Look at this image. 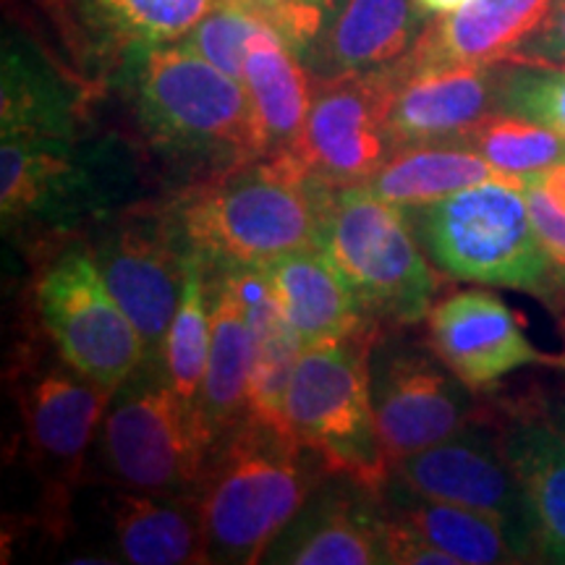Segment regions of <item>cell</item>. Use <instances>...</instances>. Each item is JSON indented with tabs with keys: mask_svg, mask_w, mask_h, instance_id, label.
<instances>
[{
	"mask_svg": "<svg viewBox=\"0 0 565 565\" xmlns=\"http://www.w3.org/2000/svg\"><path fill=\"white\" fill-rule=\"evenodd\" d=\"M330 192L294 154H265L194 189L179 204L175 225L204 265L221 273L265 267L282 254L320 246Z\"/></svg>",
	"mask_w": 565,
	"mask_h": 565,
	"instance_id": "cell-1",
	"label": "cell"
},
{
	"mask_svg": "<svg viewBox=\"0 0 565 565\" xmlns=\"http://www.w3.org/2000/svg\"><path fill=\"white\" fill-rule=\"evenodd\" d=\"M301 445L246 419L212 450L196 490L210 563H257L307 505Z\"/></svg>",
	"mask_w": 565,
	"mask_h": 565,
	"instance_id": "cell-2",
	"label": "cell"
},
{
	"mask_svg": "<svg viewBox=\"0 0 565 565\" xmlns=\"http://www.w3.org/2000/svg\"><path fill=\"white\" fill-rule=\"evenodd\" d=\"M422 249L445 275L547 296L553 267L536 236L524 186L487 181L408 210Z\"/></svg>",
	"mask_w": 565,
	"mask_h": 565,
	"instance_id": "cell-3",
	"label": "cell"
},
{
	"mask_svg": "<svg viewBox=\"0 0 565 565\" xmlns=\"http://www.w3.org/2000/svg\"><path fill=\"white\" fill-rule=\"evenodd\" d=\"M370 338L312 345L299 353L286 412L291 435L322 469L377 494L391 479L372 404Z\"/></svg>",
	"mask_w": 565,
	"mask_h": 565,
	"instance_id": "cell-4",
	"label": "cell"
},
{
	"mask_svg": "<svg viewBox=\"0 0 565 565\" xmlns=\"http://www.w3.org/2000/svg\"><path fill=\"white\" fill-rule=\"evenodd\" d=\"M408 223V212L364 186L333 189L324 204L320 246L366 315L398 324L429 315L437 275Z\"/></svg>",
	"mask_w": 565,
	"mask_h": 565,
	"instance_id": "cell-5",
	"label": "cell"
},
{
	"mask_svg": "<svg viewBox=\"0 0 565 565\" xmlns=\"http://www.w3.org/2000/svg\"><path fill=\"white\" fill-rule=\"evenodd\" d=\"M141 124L160 147L179 154L259 158L249 92L186 45H154L137 74Z\"/></svg>",
	"mask_w": 565,
	"mask_h": 565,
	"instance_id": "cell-6",
	"label": "cell"
},
{
	"mask_svg": "<svg viewBox=\"0 0 565 565\" xmlns=\"http://www.w3.org/2000/svg\"><path fill=\"white\" fill-rule=\"evenodd\" d=\"M145 364L116 393L103 424V450L110 475L126 490L196 494L215 450L202 406L189 404L166 372Z\"/></svg>",
	"mask_w": 565,
	"mask_h": 565,
	"instance_id": "cell-7",
	"label": "cell"
},
{
	"mask_svg": "<svg viewBox=\"0 0 565 565\" xmlns=\"http://www.w3.org/2000/svg\"><path fill=\"white\" fill-rule=\"evenodd\" d=\"M38 312L68 366L118 393L147 364L145 338L87 252H66L38 282Z\"/></svg>",
	"mask_w": 565,
	"mask_h": 565,
	"instance_id": "cell-8",
	"label": "cell"
},
{
	"mask_svg": "<svg viewBox=\"0 0 565 565\" xmlns=\"http://www.w3.org/2000/svg\"><path fill=\"white\" fill-rule=\"evenodd\" d=\"M393 66L317 82L299 145L288 152L317 183L330 189L364 186L391 160Z\"/></svg>",
	"mask_w": 565,
	"mask_h": 565,
	"instance_id": "cell-9",
	"label": "cell"
},
{
	"mask_svg": "<svg viewBox=\"0 0 565 565\" xmlns=\"http://www.w3.org/2000/svg\"><path fill=\"white\" fill-rule=\"evenodd\" d=\"M189 252L192 246L175 221L124 223L95 252L105 286L145 338L147 364L162 362L186 282Z\"/></svg>",
	"mask_w": 565,
	"mask_h": 565,
	"instance_id": "cell-10",
	"label": "cell"
},
{
	"mask_svg": "<svg viewBox=\"0 0 565 565\" xmlns=\"http://www.w3.org/2000/svg\"><path fill=\"white\" fill-rule=\"evenodd\" d=\"M372 404L391 463L461 435L471 416L469 387L412 349L374 359Z\"/></svg>",
	"mask_w": 565,
	"mask_h": 565,
	"instance_id": "cell-11",
	"label": "cell"
},
{
	"mask_svg": "<svg viewBox=\"0 0 565 565\" xmlns=\"http://www.w3.org/2000/svg\"><path fill=\"white\" fill-rule=\"evenodd\" d=\"M391 477L422 498L494 515L536 555L532 511L500 445L479 433H463L419 454L398 458Z\"/></svg>",
	"mask_w": 565,
	"mask_h": 565,
	"instance_id": "cell-12",
	"label": "cell"
},
{
	"mask_svg": "<svg viewBox=\"0 0 565 565\" xmlns=\"http://www.w3.org/2000/svg\"><path fill=\"white\" fill-rule=\"evenodd\" d=\"M435 356L469 391H487L524 366H565L529 341L519 315L490 291H458L427 315Z\"/></svg>",
	"mask_w": 565,
	"mask_h": 565,
	"instance_id": "cell-13",
	"label": "cell"
},
{
	"mask_svg": "<svg viewBox=\"0 0 565 565\" xmlns=\"http://www.w3.org/2000/svg\"><path fill=\"white\" fill-rule=\"evenodd\" d=\"M498 66H416L395 63L387 129L395 150L416 145H456L492 113L500 95Z\"/></svg>",
	"mask_w": 565,
	"mask_h": 565,
	"instance_id": "cell-14",
	"label": "cell"
},
{
	"mask_svg": "<svg viewBox=\"0 0 565 565\" xmlns=\"http://www.w3.org/2000/svg\"><path fill=\"white\" fill-rule=\"evenodd\" d=\"M427 17L416 0H333L301 61L317 82L387 68L406 58Z\"/></svg>",
	"mask_w": 565,
	"mask_h": 565,
	"instance_id": "cell-15",
	"label": "cell"
},
{
	"mask_svg": "<svg viewBox=\"0 0 565 565\" xmlns=\"http://www.w3.org/2000/svg\"><path fill=\"white\" fill-rule=\"evenodd\" d=\"M259 270L301 349L366 335V312L322 246L282 254Z\"/></svg>",
	"mask_w": 565,
	"mask_h": 565,
	"instance_id": "cell-16",
	"label": "cell"
},
{
	"mask_svg": "<svg viewBox=\"0 0 565 565\" xmlns=\"http://www.w3.org/2000/svg\"><path fill=\"white\" fill-rule=\"evenodd\" d=\"M550 6L553 0H466L427 26L406 58L416 66H498L540 30Z\"/></svg>",
	"mask_w": 565,
	"mask_h": 565,
	"instance_id": "cell-17",
	"label": "cell"
},
{
	"mask_svg": "<svg viewBox=\"0 0 565 565\" xmlns=\"http://www.w3.org/2000/svg\"><path fill=\"white\" fill-rule=\"evenodd\" d=\"M113 395L68 364L34 380L24 398V422L34 456L47 471L76 479Z\"/></svg>",
	"mask_w": 565,
	"mask_h": 565,
	"instance_id": "cell-18",
	"label": "cell"
},
{
	"mask_svg": "<svg viewBox=\"0 0 565 565\" xmlns=\"http://www.w3.org/2000/svg\"><path fill=\"white\" fill-rule=\"evenodd\" d=\"M498 445L532 511L536 555L565 563V433L536 408L508 416Z\"/></svg>",
	"mask_w": 565,
	"mask_h": 565,
	"instance_id": "cell-19",
	"label": "cell"
},
{
	"mask_svg": "<svg viewBox=\"0 0 565 565\" xmlns=\"http://www.w3.org/2000/svg\"><path fill=\"white\" fill-rule=\"evenodd\" d=\"M362 494H317L278 536L265 561L294 565L385 563V515L374 511Z\"/></svg>",
	"mask_w": 565,
	"mask_h": 565,
	"instance_id": "cell-20",
	"label": "cell"
},
{
	"mask_svg": "<svg viewBox=\"0 0 565 565\" xmlns=\"http://www.w3.org/2000/svg\"><path fill=\"white\" fill-rule=\"evenodd\" d=\"M223 278L242 296L254 335L252 377H249V419L270 433L296 440L288 424L286 398L299 362L301 341L282 317L278 301L259 267L223 273Z\"/></svg>",
	"mask_w": 565,
	"mask_h": 565,
	"instance_id": "cell-21",
	"label": "cell"
},
{
	"mask_svg": "<svg viewBox=\"0 0 565 565\" xmlns=\"http://www.w3.org/2000/svg\"><path fill=\"white\" fill-rule=\"evenodd\" d=\"M309 76L303 61L278 34L265 30L252 38L242 82L252 100L259 158L296 150L315 100Z\"/></svg>",
	"mask_w": 565,
	"mask_h": 565,
	"instance_id": "cell-22",
	"label": "cell"
},
{
	"mask_svg": "<svg viewBox=\"0 0 565 565\" xmlns=\"http://www.w3.org/2000/svg\"><path fill=\"white\" fill-rule=\"evenodd\" d=\"M113 534L126 563H210L207 534H204L196 494H154L137 490L118 494L113 505Z\"/></svg>",
	"mask_w": 565,
	"mask_h": 565,
	"instance_id": "cell-23",
	"label": "cell"
},
{
	"mask_svg": "<svg viewBox=\"0 0 565 565\" xmlns=\"http://www.w3.org/2000/svg\"><path fill=\"white\" fill-rule=\"evenodd\" d=\"M254 335L242 296L228 280L210 291V353L204 370L200 406L215 445L249 419Z\"/></svg>",
	"mask_w": 565,
	"mask_h": 565,
	"instance_id": "cell-24",
	"label": "cell"
},
{
	"mask_svg": "<svg viewBox=\"0 0 565 565\" xmlns=\"http://www.w3.org/2000/svg\"><path fill=\"white\" fill-rule=\"evenodd\" d=\"M84 173L71 139L3 134L0 141V210L3 225L53 217L79 194Z\"/></svg>",
	"mask_w": 565,
	"mask_h": 565,
	"instance_id": "cell-25",
	"label": "cell"
},
{
	"mask_svg": "<svg viewBox=\"0 0 565 565\" xmlns=\"http://www.w3.org/2000/svg\"><path fill=\"white\" fill-rule=\"evenodd\" d=\"M487 181H508L519 186L526 183V179L500 173L482 154L463 145H416L395 150L364 189L380 200L414 210Z\"/></svg>",
	"mask_w": 565,
	"mask_h": 565,
	"instance_id": "cell-26",
	"label": "cell"
},
{
	"mask_svg": "<svg viewBox=\"0 0 565 565\" xmlns=\"http://www.w3.org/2000/svg\"><path fill=\"white\" fill-rule=\"evenodd\" d=\"M395 515L443 553L454 555L458 565L524 563L534 557L532 550L494 515L422 498L404 487L395 492Z\"/></svg>",
	"mask_w": 565,
	"mask_h": 565,
	"instance_id": "cell-27",
	"label": "cell"
},
{
	"mask_svg": "<svg viewBox=\"0 0 565 565\" xmlns=\"http://www.w3.org/2000/svg\"><path fill=\"white\" fill-rule=\"evenodd\" d=\"M3 134L74 139V105L32 51L3 42Z\"/></svg>",
	"mask_w": 565,
	"mask_h": 565,
	"instance_id": "cell-28",
	"label": "cell"
},
{
	"mask_svg": "<svg viewBox=\"0 0 565 565\" xmlns=\"http://www.w3.org/2000/svg\"><path fill=\"white\" fill-rule=\"evenodd\" d=\"M202 257L189 252L186 282L162 349V372L173 391L189 404L200 406L202 380L210 353V286L204 280Z\"/></svg>",
	"mask_w": 565,
	"mask_h": 565,
	"instance_id": "cell-29",
	"label": "cell"
},
{
	"mask_svg": "<svg viewBox=\"0 0 565 565\" xmlns=\"http://www.w3.org/2000/svg\"><path fill=\"white\" fill-rule=\"evenodd\" d=\"M456 145L482 154L490 166L513 179H526L565 160V137L505 110L490 113Z\"/></svg>",
	"mask_w": 565,
	"mask_h": 565,
	"instance_id": "cell-30",
	"label": "cell"
},
{
	"mask_svg": "<svg viewBox=\"0 0 565 565\" xmlns=\"http://www.w3.org/2000/svg\"><path fill=\"white\" fill-rule=\"evenodd\" d=\"M498 108L565 137V66L505 61Z\"/></svg>",
	"mask_w": 565,
	"mask_h": 565,
	"instance_id": "cell-31",
	"label": "cell"
},
{
	"mask_svg": "<svg viewBox=\"0 0 565 565\" xmlns=\"http://www.w3.org/2000/svg\"><path fill=\"white\" fill-rule=\"evenodd\" d=\"M217 0H103L121 32L141 45H166L186 38Z\"/></svg>",
	"mask_w": 565,
	"mask_h": 565,
	"instance_id": "cell-32",
	"label": "cell"
},
{
	"mask_svg": "<svg viewBox=\"0 0 565 565\" xmlns=\"http://www.w3.org/2000/svg\"><path fill=\"white\" fill-rule=\"evenodd\" d=\"M265 30L267 26L263 21L254 19L242 6L231 3V0H217L207 17L186 34L183 45L189 51L200 53L210 63H215L217 68H223L233 79L242 82L249 42Z\"/></svg>",
	"mask_w": 565,
	"mask_h": 565,
	"instance_id": "cell-33",
	"label": "cell"
},
{
	"mask_svg": "<svg viewBox=\"0 0 565 565\" xmlns=\"http://www.w3.org/2000/svg\"><path fill=\"white\" fill-rule=\"evenodd\" d=\"M524 194L529 202V212H532V223L536 236H540L542 249H545L550 267H553L555 288H565V212L555 207L542 192L540 183L532 175H526Z\"/></svg>",
	"mask_w": 565,
	"mask_h": 565,
	"instance_id": "cell-34",
	"label": "cell"
},
{
	"mask_svg": "<svg viewBox=\"0 0 565 565\" xmlns=\"http://www.w3.org/2000/svg\"><path fill=\"white\" fill-rule=\"evenodd\" d=\"M385 563L391 565H458L454 555L443 553L433 542L424 540L412 524L393 515L385 519L383 532Z\"/></svg>",
	"mask_w": 565,
	"mask_h": 565,
	"instance_id": "cell-35",
	"label": "cell"
},
{
	"mask_svg": "<svg viewBox=\"0 0 565 565\" xmlns=\"http://www.w3.org/2000/svg\"><path fill=\"white\" fill-rule=\"evenodd\" d=\"M511 63L565 66V0H553L540 30L513 53Z\"/></svg>",
	"mask_w": 565,
	"mask_h": 565,
	"instance_id": "cell-36",
	"label": "cell"
},
{
	"mask_svg": "<svg viewBox=\"0 0 565 565\" xmlns=\"http://www.w3.org/2000/svg\"><path fill=\"white\" fill-rule=\"evenodd\" d=\"M532 179L540 183V189L547 194V200L553 202L557 210L565 212V160L555 162V166L545 168V171L534 173Z\"/></svg>",
	"mask_w": 565,
	"mask_h": 565,
	"instance_id": "cell-37",
	"label": "cell"
},
{
	"mask_svg": "<svg viewBox=\"0 0 565 565\" xmlns=\"http://www.w3.org/2000/svg\"><path fill=\"white\" fill-rule=\"evenodd\" d=\"M416 3H419L422 11L429 13V17H445V13L461 9L466 0H416Z\"/></svg>",
	"mask_w": 565,
	"mask_h": 565,
	"instance_id": "cell-38",
	"label": "cell"
},
{
	"mask_svg": "<svg viewBox=\"0 0 565 565\" xmlns=\"http://www.w3.org/2000/svg\"><path fill=\"white\" fill-rule=\"evenodd\" d=\"M553 419L557 422V427H561L563 433H565V404H561V406H555V408H553Z\"/></svg>",
	"mask_w": 565,
	"mask_h": 565,
	"instance_id": "cell-39",
	"label": "cell"
}]
</instances>
